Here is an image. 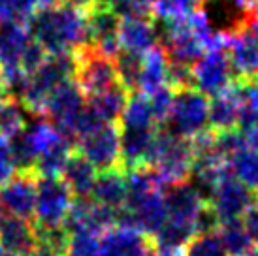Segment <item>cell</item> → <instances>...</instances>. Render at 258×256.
<instances>
[{
    "label": "cell",
    "instance_id": "1",
    "mask_svg": "<svg viewBox=\"0 0 258 256\" xmlns=\"http://www.w3.org/2000/svg\"><path fill=\"white\" fill-rule=\"evenodd\" d=\"M27 25L32 40H36L47 53L76 51L87 43L85 10L66 2L38 10Z\"/></svg>",
    "mask_w": 258,
    "mask_h": 256
},
{
    "label": "cell",
    "instance_id": "2",
    "mask_svg": "<svg viewBox=\"0 0 258 256\" xmlns=\"http://www.w3.org/2000/svg\"><path fill=\"white\" fill-rule=\"evenodd\" d=\"M192 147L190 140L175 138L164 128H157V134L153 138L149 147L145 168H153L160 177L162 185H177L190 177L192 171Z\"/></svg>",
    "mask_w": 258,
    "mask_h": 256
},
{
    "label": "cell",
    "instance_id": "3",
    "mask_svg": "<svg viewBox=\"0 0 258 256\" xmlns=\"http://www.w3.org/2000/svg\"><path fill=\"white\" fill-rule=\"evenodd\" d=\"M160 128L183 140L206 132L209 128V98L194 87L175 91L170 115Z\"/></svg>",
    "mask_w": 258,
    "mask_h": 256
},
{
    "label": "cell",
    "instance_id": "4",
    "mask_svg": "<svg viewBox=\"0 0 258 256\" xmlns=\"http://www.w3.org/2000/svg\"><path fill=\"white\" fill-rule=\"evenodd\" d=\"M76 57V72L74 79L83 91L85 98L100 93L104 89L119 83L115 58H109L96 51L91 43H85L74 51Z\"/></svg>",
    "mask_w": 258,
    "mask_h": 256
},
{
    "label": "cell",
    "instance_id": "5",
    "mask_svg": "<svg viewBox=\"0 0 258 256\" xmlns=\"http://www.w3.org/2000/svg\"><path fill=\"white\" fill-rule=\"evenodd\" d=\"M74 194L60 177H36V226H58L74 204Z\"/></svg>",
    "mask_w": 258,
    "mask_h": 256
},
{
    "label": "cell",
    "instance_id": "6",
    "mask_svg": "<svg viewBox=\"0 0 258 256\" xmlns=\"http://www.w3.org/2000/svg\"><path fill=\"white\" fill-rule=\"evenodd\" d=\"M76 151L85 157L98 171L121 168V126L119 122H106L98 130L81 138Z\"/></svg>",
    "mask_w": 258,
    "mask_h": 256
},
{
    "label": "cell",
    "instance_id": "7",
    "mask_svg": "<svg viewBox=\"0 0 258 256\" xmlns=\"http://www.w3.org/2000/svg\"><path fill=\"white\" fill-rule=\"evenodd\" d=\"M192 78L194 89L211 98L226 91L236 81V74L226 51H206L192 64Z\"/></svg>",
    "mask_w": 258,
    "mask_h": 256
},
{
    "label": "cell",
    "instance_id": "8",
    "mask_svg": "<svg viewBox=\"0 0 258 256\" xmlns=\"http://www.w3.org/2000/svg\"><path fill=\"white\" fill-rule=\"evenodd\" d=\"M245 185H241L232 173L228 171L219 179L215 190L209 198V206L213 207V211L217 213L219 221L230 222V221H239L243 219L245 211L251 207V204L256 200Z\"/></svg>",
    "mask_w": 258,
    "mask_h": 256
},
{
    "label": "cell",
    "instance_id": "9",
    "mask_svg": "<svg viewBox=\"0 0 258 256\" xmlns=\"http://www.w3.org/2000/svg\"><path fill=\"white\" fill-rule=\"evenodd\" d=\"M36 206V175L15 173L14 177L0 185V211L14 215L25 221H34Z\"/></svg>",
    "mask_w": 258,
    "mask_h": 256
},
{
    "label": "cell",
    "instance_id": "10",
    "mask_svg": "<svg viewBox=\"0 0 258 256\" xmlns=\"http://www.w3.org/2000/svg\"><path fill=\"white\" fill-rule=\"evenodd\" d=\"M247 23V21H245ZM228 58L232 62L236 81H252L258 76V32L247 25L232 32Z\"/></svg>",
    "mask_w": 258,
    "mask_h": 256
},
{
    "label": "cell",
    "instance_id": "11",
    "mask_svg": "<svg viewBox=\"0 0 258 256\" xmlns=\"http://www.w3.org/2000/svg\"><path fill=\"white\" fill-rule=\"evenodd\" d=\"M85 106V94L76 83V79L70 78L58 83L53 93L49 94L47 106H45V119H49L55 128L68 126L76 115Z\"/></svg>",
    "mask_w": 258,
    "mask_h": 256
},
{
    "label": "cell",
    "instance_id": "12",
    "mask_svg": "<svg viewBox=\"0 0 258 256\" xmlns=\"http://www.w3.org/2000/svg\"><path fill=\"white\" fill-rule=\"evenodd\" d=\"M102 256H153L155 245L149 235L134 228L115 226L100 237Z\"/></svg>",
    "mask_w": 258,
    "mask_h": 256
},
{
    "label": "cell",
    "instance_id": "13",
    "mask_svg": "<svg viewBox=\"0 0 258 256\" xmlns=\"http://www.w3.org/2000/svg\"><path fill=\"white\" fill-rule=\"evenodd\" d=\"M38 247L34 224L0 211V249L17 256L30 254Z\"/></svg>",
    "mask_w": 258,
    "mask_h": 256
},
{
    "label": "cell",
    "instance_id": "14",
    "mask_svg": "<svg viewBox=\"0 0 258 256\" xmlns=\"http://www.w3.org/2000/svg\"><path fill=\"white\" fill-rule=\"evenodd\" d=\"M168 211V219H177V221H196L202 207L209 204L208 200L202 196L188 181L170 185L162 190Z\"/></svg>",
    "mask_w": 258,
    "mask_h": 256
},
{
    "label": "cell",
    "instance_id": "15",
    "mask_svg": "<svg viewBox=\"0 0 258 256\" xmlns=\"http://www.w3.org/2000/svg\"><path fill=\"white\" fill-rule=\"evenodd\" d=\"M117 40L121 49L145 55L158 43L155 23L151 17H121Z\"/></svg>",
    "mask_w": 258,
    "mask_h": 256
},
{
    "label": "cell",
    "instance_id": "16",
    "mask_svg": "<svg viewBox=\"0 0 258 256\" xmlns=\"http://www.w3.org/2000/svg\"><path fill=\"white\" fill-rule=\"evenodd\" d=\"M157 128H122L121 126V168H145L149 147Z\"/></svg>",
    "mask_w": 258,
    "mask_h": 256
},
{
    "label": "cell",
    "instance_id": "17",
    "mask_svg": "<svg viewBox=\"0 0 258 256\" xmlns=\"http://www.w3.org/2000/svg\"><path fill=\"white\" fill-rule=\"evenodd\" d=\"M32 36L23 23H0V70L21 66V55Z\"/></svg>",
    "mask_w": 258,
    "mask_h": 256
},
{
    "label": "cell",
    "instance_id": "18",
    "mask_svg": "<svg viewBox=\"0 0 258 256\" xmlns=\"http://www.w3.org/2000/svg\"><path fill=\"white\" fill-rule=\"evenodd\" d=\"M96 177H98V170L85 157H81L78 151H74L70 155L64 170L60 173V179L70 188L74 198H91Z\"/></svg>",
    "mask_w": 258,
    "mask_h": 256
},
{
    "label": "cell",
    "instance_id": "19",
    "mask_svg": "<svg viewBox=\"0 0 258 256\" xmlns=\"http://www.w3.org/2000/svg\"><path fill=\"white\" fill-rule=\"evenodd\" d=\"M239 93L236 81L217 96L209 98V128L213 132H224L237 128L239 119Z\"/></svg>",
    "mask_w": 258,
    "mask_h": 256
},
{
    "label": "cell",
    "instance_id": "20",
    "mask_svg": "<svg viewBox=\"0 0 258 256\" xmlns=\"http://www.w3.org/2000/svg\"><path fill=\"white\" fill-rule=\"evenodd\" d=\"M91 200H94L100 206L111 207V209H121L126 202L124 171H121V168L98 171Z\"/></svg>",
    "mask_w": 258,
    "mask_h": 256
},
{
    "label": "cell",
    "instance_id": "21",
    "mask_svg": "<svg viewBox=\"0 0 258 256\" xmlns=\"http://www.w3.org/2000/svg\"><path fill=\"white\" fill-rule=\"evenodd\" d=\"M128 96L130 93L119 81V83L104 89L100 93L89 96L87 106L91 107L104 122H119L122 111H124V106L128 102Z\"/></svg>",
    "mask_w": 258,
    "mask_h": 256
},
{
    "label": "cell",
    "instance_id": "22",
    "mask_svg": "<svg viewBox=\"0 0 258 256\" xmlns=\"http://www.w3.org/2000/svg\"><path fill=\"white\" fill-rule=\"evenodd\" d=\"M72 153L74 143L60 134L55 142L38 155L36 164H34V175L36 177H60Z\"/></svg>",
    "mask_w": 258,
    "mask_h": 256
},
{
    "label": "cell",
    "instance_id": "23",
    "mask_svg": "<svg viewBox=\"0 0 258 256\" xmlns=\"http://www.w3.org/2000/svg\"><path fill=\"white\" fill-rule=\"evenodd\" d=\"M87 21V43H98L104 40L117 38L121 17L115 14L109 6L93 4L85 10Z\"/></svg>",
    "mask_w": 258,
    "mask_h": 256
},
{
    "label": "cell",
    "instance_id": "24",
    "mask_svg": "<svg viewBox=\"0 0 258 256\" xmlns=\"http://www.w3.org/2000/svg\"><path fill=\"white\" fill-rule=\"evenodd\" d=\"M166 79H168V57H166L164 49L157 45L144 55L138 93L149 96L151 93H155L160 87L166 85Z\"/></svg>",
    "mask_w": 258,
    "mask_h": 256
},
{
    "label": "cell",
    "instance_id": "25",
    "mask_svg": "<svg viewBox=\"0 0 258 256\" xmlns=\"http://www.w3.org/2000/svg\"><path fill=\"white\" fill-rule=\"evenodd\" d=\"M196 235L198 230L192 221L166 219V222L151 239L155 249H185Z\"/></svg>",
    "mask_w": 258,
    "mask_h": 256
},
{
    "label": "cell",
    "instance_id": "26",
    "mask_svg": "<svg viewBox=\"0 0 258 256\" xmlns=\"http://www.w3.org/2000/svg\"><path fill=\"white\" fill-rule=\"evenodd\" d=\"M226 162H228L230 173L241 185L247 186L254 196H258V151L243 147Z\"/></svg>",
    "mask_w": 258,
    "mask_h": 256
},
{
    "label": "cell",
    "instance_id": "27",
    "mask_svg": "<svg viewBox=\"0 0 258 256\" xmlns=\"http://www.w3.org/2000/svg\"><path fill=\"white\" fill-rule=\"evenodd\" d=\"M217 234L221 237L222 247L226 250L228 256H249L252 252V249L256 247L254 241L251 239L249 232L245 230L241 219L239 221H230L222 222Z\"/></svg>",
    "mask_w": 258,
    "mask_h": 256
},
{
    "label": "cell",
    "instance_id": "28",
    "mask_svg": "<svg viewBox=\"0 0 258 256\" xmlns=\"http://www.w3.org/2000/svg\"><path fill=\"white\" fill-rule=\"evenodd\" d=\"M8 147H10V155L14 160L15 173H34L38 149L25 128L8 138Z\"/></svg>",
    "mask_w": 258,
    "mask_h": 256
},
{
    "label": "cell",
    "instance_id": "29",
    "mask_svg": "<svg viewBox=\"0 0 258 256\" xmlns=\"http://www.w3.org/2000/svg\"><path fill=\"white\" fill-rule=\"evenodd\" d=\"M119 126L122 128H155V117L151 111V104L147 94L142 93H130L128 102L124 106L121 119H119Z\"/></svg>",
    "mask_w": 258,
    "mask_h": 256
},
{
    "label": "cell",
    "instance_id": "30",
    "mask_svg": "<svg viewBox=\"0 0 258 256\" xmlns=\"http://www.w3.org/2000/svg\"><path fill=\"white\" fill-rule=\"evenodd\" d=\"M142 66H144V55H138L132 51L121 49L119 55L115 57V68H117L119 81L124 85V89L128 93H138Z\"/></svg>",
    "mask_w": 258,
    "mask_h": 256
},
{
    "label": "cell",
    "instance_id": "31",
    "mask_svg": "<svg viewBox=\"0 0 258 256\" xmlns=\"http://www.w3.org/2000/svg\"><path fill=\"white\" fill-rule=\"evenodd\" d=\"M25 128V117L19 102L15 98L0 100V136L10 138Z\"/></svg>",
    "mask_w": 258,
    "mask_h": 256
},
{
    "label": "cell",
    "instance_id": "32",
    "mask_svg": "<svg viewBox=\"0 0 258 256\" xmlns=\"http://www.w3.org/2000/svg\"><path fill=\"white\" fill-rule=\"evenodd\" d=\"M38 12V0H0V23H23Z\"/></svg>",
    "mask_w": 258,
    "mask_h": 256
},
{
    "label": "cell",
    "instance_id": "33",
    "mask_svg": "<svg viewBox=\"0 0 258 256\" xmlns=\"http://www.w3.org/2000/svg\"><path fill=\"white\" fill-rule=\"evenodd\" d=\"M206 0H155L153 15L158 19H170V17H188V15L200 10Z\"/></svg>",
    "mask_w": 258,
    "mask_h": 256
},
{
    "label": "cell",
    "instance_id": "34",
    "mask_svg": "<svg viewBox=\"0 0 258 256\" xmlns=\"http://www.w3.org/2000/svg\"><path fill=\"white\" fill-rule=\"evenodd\" d=\"M185 256H228L217 232L196 235L185 247Z\"/></svg>",
    "mask_w": 258,
    "mask_h": 256
},
{
    "label": "cell",
    "instance_id": "35",
    "mask_svg": "<svg viewBox=\"0 0 258 256\" xmlns=\"http://www.w3.org/2000/svg\"><path fill=\"white\" fill-rule=\"evenodd\" d=\"M102 235L98 234H72L64 256H102Z\"/></svg>",
    "mask_w": 258,
    "mask_h": 256
},
{
    "label": "cell",
    "instance_id": "36",
    "mask_svg": "<svg viewBox=\"0 0 258 256\" xmlns=\"http://www.w3.org/2000/svg\"><path fill=\"white\" fill-rule=\"evenodd\" d=\"M173 93H175L173 89L164 85V87H160L158 91H155V93H151L149 96H147L157 126H162V124L166 122V119H168V115H170L172 102H173Z\"/></svg>",
    "mask_w": 258,
    "mask_h": 256
},
{
    "label": "cell",
    "instance_id": "37",
    "mask_svg": "<svg viewBox=\"0 0 258 256\" xmlns=\"http://www.w3.org/2000/svg\"><path fill=\"white\" fill-rule=\"evenodd\" d=\"M155 0H109V8L119 17H153Z\"/></svg>",
    "mask_w": 258,
    "mask_h": 256
},
{
    "label": "cell",
    "instance_id": "38",
    "mask_svg": "<svg viewBox=\"0 0 258 256\" xmlns=\"http://www.w3.org/2000/svg\"><path fill=\"white\" fill-rule=\"evenodd\" d=\"M166 85L173 89V91L194 87L192 66L190 64L175 62V60H168V79H166Z\"/></svg>",
    "mask_w": 258,
    "mask_h": 256
},
{
    "label": "cell",
    "instance_id": "39",
    "mask_svg": "<svg viewBox=\"0 0 258 256\" xmlns=\"http://www.w3.org/2000/svg\"><path fill=\"white\" fill-rule=\"evenodd\" d=\"M47 58V51L43 49L42 45L36 40H30V43L25 47L21 55V68L25 74H34V72L43 64V60Z\"/></svg>",
    "mask_w": 258,
    "mask_h": 256
},
{
    "label": "cell",
    "instance_id": "40",
    "mask_svg": "<svg viewBox=\"0 0 258 256\" xmlns=\"http://www.w3.org/2000/svg\"><path fill=\"white\" fill-rule=\"evenodd\" d=\"M15 175V166L10 155V147H8V138L0 136V185H4L6 181Z\"/></svg>",
    "mask_w": 258,
    "mask_h": 256
},
{
    "label": "cell",
    "instance_id": "41",
    "mask_svg": "<svg viewBox=\"0 0 258 256\" xmlns=\"http://www.w3.org/2000/svg\"><path fill=\"white\" fill-rule=\"evenodd\" d=\"M241 222H243L245 230L251 235V239L254 241V245H258V198L254 200L251 204V207L245 211Z\"/></svg>",
    "mask_w": 258,
    "mask_h": 256
},
{
    "label": "cell",
    "instance_id": "42",
    "mask_svg": "<svg viewBox=\"0 0 258 256\" xmlns=\"http://www.w3.org/2000/svg\"><path fill=\"white\" fill-rule=\"evenodd\" d=\"M241 134H243V138H245L247 147L258 151V126L251 128V130H247V132H241Z\"/></svg>",
    "mask_w": 258,
    "mask_h": 256
},
{
    "label": "cell",
    "instance_id": "43",
    "mask_svg": "<svg viewBox=\"0 0 258 256\" xmlns=\"http://www.w3.org/2000/svg\"><path fill=\"white\" fill-rule=\"evenodd\" d=\"M153 256H185L183 249H155Z\"/></svg>",
    "mask_w": 258,
    "mask_h": 256
},
{
    "label": "cell",
    "instance_id": "44",
    "mask_svg": "<svg viewBox=\"0 0 258 256\" xmlns=\"http://www.w3.org/2000/svg\"><path fill=\"white\" fill-rule=\"evenodd\" d=\"M25 256H60V254H57V252H53V250H49V249H45V247H36L30 254H25Z\"/></svg>",
    "mask_w": 258,
    "mask_h": 256
},
{
    "label": "cell",
    "instance_id": "45",
    "mask_svg": "<svg viewBox=\"0 0 258 256\" xmlns=\"http://www.w3.org/2000/svg\"><path fill=\"white\" fill-rule=\"evenodd\" d=\"M4 98H10V94H8L6 81H4V76H2V70H0V100Z\"/></svg>",
    "mask_w": 258,
    "mask_h": 256
},
{
    "label": "cell",
    "instance_id": "46",
    "mask_svg": "<svg viewBox=\"0 0 258 256\" xmlns=\"http://www.w3.org/2000/svg\"><path fill=\"white\" fill-rule=\"evenodd\" d=\"M0 256H17V254H14V252H8V250H2V249H0Z\"/></svg>",
    "mask_w": 258,
    "mask_h": 256
},
{
    "label": "cell",
    "instance_id": "47",
    "mask_svg": "<svg viewBox=\"0 0 258 256\" xmlns=\"http://www.w3.org/2000/svg\"><path fill=\"white\" fill-rule=\"evenodd\" d=\"M249 256H258V245H256V247H254V249H252V252H251V254H249Z\"/></svg>",
    "mask_w": 258,
    "mask_h": 256
},
{
    "label": "cell",
    "instance_id": "48",
    "mask_svg": "<svg viewBox=\"0 0 258 256\" xmlns=\"http://www.w3.org/2000/svg\"><path fill=\"white\" fill-rule=\"evenodd\" d=\"M252 81H254V83H256V87H258V76H256L254 79H252Z\"/></svg>",
    "mask_w": 258,
    "mask_h": 256
}]
</instances>
